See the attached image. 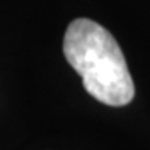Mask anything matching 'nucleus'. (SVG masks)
<instances>
[{"label": "nucleus", "instance_id": "nucleus-1", "mask_svg": "<svg viewBox=\"0 0 150 150\" xmlns=\"http://www.w3.org/2000/svg\"><path fill=\"white\" fill-rule=\"evenodd\" d=\"M63 56L76 71L94 100L109 107H125L136 87L125 54L116 38L91 18H76L63 36Z\"/></svg>", "mask_w": 150, "mask_h": 150}]
</instances>
